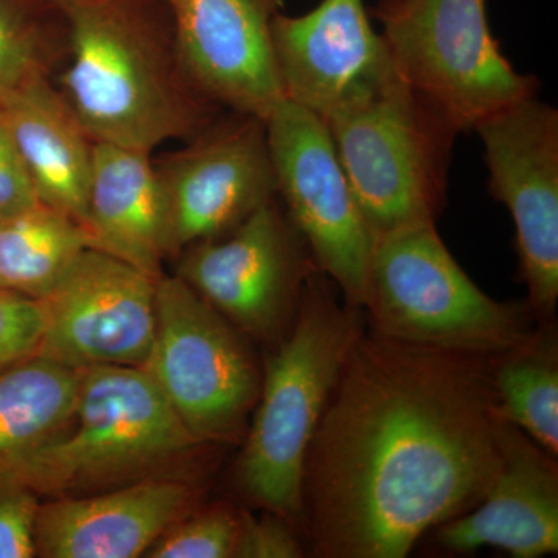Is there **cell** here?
<instances>
[{
    "instance_id": "d6986e66",
    "label": "cell",
    "mask_w": 558,
    "mask_h": 558,
    "mask_svg": "<svg viewBox=\"0 0 558 558\" xmlns=\"http://www.w3.org/2000/svg\"><path fill=\"white\" fill-rule=\"evenodd\" d=\"M39 204L83 223L95 142L51 78H36L0 100Z\"/></svg>"
},
{
    "instance_id": "ffe728a7",
    "label": "cell",
    "mask_w": 558,
    "mask_h": 558,
    "mask_svg": "<svg viewBox=\"0 0 558 558\" xmlns=\"http://www.w3.org/2000/svg\"><path fill=\"white\" fill-rule=\"evenodd\" d=\"M80 369L35 354L0 373V462L47 442L68 427Z\"/></svg>"
},
{
    "instance_id": "603a6c76",
    "label": "cell",
    "mask_w": 558,
    "mask_h": 558,
    "mask_svg": "<svg viewBox=\"0 0 558 558\" xmlns=\"http://www.w3.org/2000/svg\"><path fill=\"white\" fill-rule=\"evenodd\" d=\"M68 58V27L53 0H0V100Z\"/></svg>"
},
{
    "instance_id": "ac0fdd59",
    "label": "cell",
    "mask_w": 558,
    "mask_h": 558,
    "mask_svg": "<svg viewBox=\"0 0 558 558\" xmlns=\"http://www.w3.org/2000/svg\"><path fill=\"white\" fill-rule=\"evenodd\" d=\"M81 227L90 248L123 260L150 278L163 277L167 216L153 153L95 143Z\"/></svg>"
},
{
    "instance_id": "f1b7e54d",
    "label": "cell",
    "mask_w": 558,
    "mask_h": 558,
    "mask_svg": "<svg viewBox=\"0 0 558 558\" xmlns=\"http://www.w3.org/2000/svg\"><path fill=\"white\" fill-rule=\"evenodd\" d=\"M167 2H168V0H167Z\"/></svg>"
},
{
    "instance_id": "8fae6325",
    "label": "cell",
    "mask_w": 558,
    "mask_h": 558,
    "mask_svg": "<svg viewBox=\"0 0 558 558\" xmlns=\"http://www.w3.org/2000/svg\"><path fill=\"white\" fill-rule=\"evenodd\" d=\"M484 146L488 193L515 226L520 277L535 318L553 322L558 301V110L526 98L473 130Z\"/></svg>"
},
{
    "instance_id": "3957f363",
    "label": "cell",
    "mask_w": 558,
    "mask_h": 558,
    "mask_svg": "<svg viewBox=\"0 0 558 558\" xmlns=\"http://www.w3.org/2000/svg\"><path fill=\"white\" fill-rule=\"evenodd\" d=\"M333 288L318 269L304 281L292 332L267 362L238 464L242 492L289 521L303 512L307 451L349 348L363 330L360 307L340 304Z\"/></svg>"
},
{
    "instance_id": "7402d4cb",
    "label": "cell",
    "mask_w": 558,
    "mask_h": 558,
    "mask_svg": "<svg viewBox=\"0 0 558 558\" xmlns=\"http://www.w3.org/2000/svg\"><path fill=\"white\" fill-rule=\"evenodd\" d=\"M89 247L75 219L39 202L0 216V289L44 299Z\"/></svg>"
},
{
    "instance_id": "9a60e30c",
    "label": "cell",
    "mask_w": 558,
    "mask_h": 558,
    "mask_svg": "<svg viewBox=\"0 0 558 558\" xmlns=\"http://www.w3.org/2000/svg\"><path fill=\"white\" fill-rule=\"evenodd\" d=\"M365 0H322L300 16L279 13L271 25L284 100L325 121L373 90L396 70Z\"/></svg>"
},
{
    "instance_id": "2e32d148",
    "label": "cell",
    "mask_w": 558,
    "mask_h": 558,
    "mask_svg": "<svg viewBox=\"0 0 558 558\" xmlns=\"http://www.w3.org/2000/svg\"><path fill=\"white\" fill-rule=\"evenodd\" d=\"M436 542L449 553L486 546L515 558L558 553V468L521 429L506 422L497 476L475 508L436 527Z\"/></svg>"
},
{
    "instance_id": "9c48e42d",
    "label": "cell",
    "mask_w": 558,
    "mask_h": 558,
    "mask_svg": "<svg viewBox=\"0 0 558 558\" xmlns=\"http://www.w3.org/2000/svg\"><path fill=\"white\" fill-rule=\"evenodd\" d=\"M278 197L317 269L362 310L374 236L325 121L282 100L266 120Z\"/></svg>"
},
{
    "instance_id": "d4e9b609",
    "label": "cell",
    "mask_w": 558,
    "mask_h": 558,
    "mask_svg": "<svg viewBox=\"0 0 558 558\" xmlns=\"http://www.w3.org/2000/svg\"><path fill=\"white\" fill-rule=\"evenodd\" d=\"M38 494L0 465V558H32Z\"/></svg>"
},
{
    "instance_id": "8992f818",
    "label": "cell",
    "mask_w": 558,
    "mask_h": 558,
    "mask_svg": "<svg viewBox=\"0 0 558 558\" xmlns=\"http://www.w3.org/2000/svg\"><path fill=\"white\" fill-rule=\"evenodd\" d=\"M70 422L0 465L36 494H54L145 472L199 444L142 366L80 369Z\"/></svg>"
},
{
    "instance_id": "5b68a950",
    "label": "cell",
    "mask_w": 558,
    "mask_h": 558,
    "mask_svg": "<svg viewBox=\"0 0 558 558\" xmlns=\"http://www.w3.org/2000/svg\"><path fill=\"white\" fill-rule=\"evenodd\" d=\"M362 307L385 336L480 354L515 347L535 329L527 304L490 299L470 279L432 222L374 241Z\"/></svg>"
},
{
    "instance_id": "5bb4252c",
    "label": "cell",
    "mask_w": 558,
    "mask_h": 558,
    "mask_svg": "<svg viewBox=\"0 0 558 558\" xmlns=\"http://www.w3.org/2000/svg\"><path fill=\"white\" fill-rule=\"evenodd\" d=\"M182 68L202 97L266 121L284 100L271 25L284 0H168Z\"/></svg>"
},
{
    "instance_id": "44dd1931",
    "label": "cell",
    "mask_w": 558,
    "mask_h": 558,
    "mask_svg": "<svg viewBox=\"0 0 558 558\" xmlns=\"http://www.w3.org/2000/svg\"><path fill=\"white\" fill-rule=\"evenodd\" d=\"M498 411L553 457L558 454V347L553 322L492 357Z\"/></svg>"
},
{
    "instance_id": "7c38bea8",
    "label": "cell",
    "mask_w": 558,
    "mask_h": 558,
    "mask_svg": "<svg viewBox=\"0 0 558 558\" xmlns=\"http://www.w3.org/2000/svg\"><path fill=\"white\" fill-rule=\"evenodd\" d=\"M157 279L86 248L38 300L44 329L36 354L73 369L143 366L156 336Z\"/></svg>"
},
{
    "instance_id": "277c9868",
    "label": "cell",
    "mask_w": 558,
    "mask_h": 558,
    "mask_svg": "<svg viewBox=\"0 0 558 558\" xmlns=\"http://www.w3.org/2000/svg\"><path fill=\"white\" fill-rule=\"evenodd\" d=\"M325 124L374 241L436 223L459 132L435 106L395 73Z\"/></svg>"
},
{
    "instance_id": "484cf974",
    "label": "cell",
    "mask_w": 558,
    "mask_h": 558,
    "mask_svg": "<svg viewBox=\"0 0 558 558\" xmlns=\"http://www.w3.org/2000/svg\"><path fill=\"white\" fill-rule=\"evenodd\" d=\"M43 329L38 300L0 289V373L38 352Z\"/></svg>"
},
{
    "instance_id": "52a82bcc",
    "label": "cell",
    "mask_w": 558,
    "mask_h": 558,
    "mask_svg": "<svg viewBox=\"0 0 558 558\" xmlns=\"http://www.w3.org/2000/svg\"><path fill=\"white\" fill-rule=\"evenodd\" d=\"M368 11L399 78L459 134L537 97V76L517 72L492 35L487 0H377Z\"/></svg>"
},
{
    "instance_id": "ba28073f",
    "label": "cell",
    "mask_w": 558,
    "mask_h": 558,
    "mask_svg": "<svg viewBox=\"0 0 558 558\" xmlns=\"http://www.w3.org/2000/svg\"><path fill=\"white\" fill-rule=\"evenodd\" d=\"M142 368L197 442L233 438L258 402L244 341L178 275L157 279L156 336Z\"/></svg>"
},
{
    "instance_id": "30bf717a",
    "label": "cell",
    "mask_w": 558,
    "mask_h": 558,
    "mask_svg": "<svg viewBox=\"0 0 558 558\" xmlns=\"http://www.w3.org/2000/svg\"><path fill=\"white\" fill-rule=\"evenodd\" d=\"M154 161L167 216L168 256L226 236L277 199L266 121L230 112Z\"/></svg>"
},
{
    "instance_id": "4316f807",
    "label": "cell",
    "mask_w": 558,
    "mask_h": 558,
    "mask_svg": "<svg viewBox=\"0 0 558 558\" xmlns=\"http://www.w3.org/2000/svg\"><path fill=\"white\" fill-rule=\"evenodd\" d=\"M304 556L299 538L293 535L289 520L270 512L263 519L244 513L240 515L236 545L238 558H300Z\"/></svg>"
},
{
    "instance_id": "4fadbf2b",
    "label": "cell",
    "mask_w": 558,
    "mask_h": 558,
    "mask_svg": "<svg viewBox=\"0 0 558 558\" xmlns=\"http://www.w3.org/2000/svg\"><path fill=\"white\" fill-rule=\"evenodd\" d=\"M178 277L238 326L270 333L317 269L306 242L277 199L226 236L183 250Z\"/></svg>"
},
{
    "instance_id": "e0dca14e",
    "label": "cell",
    "mask_w": 558,
    "mask_h": 558,
    "mask_svg": "<svg viewBox=\"0 0 558 558\" xmlns=\"http://www.w3.org/2000/svg\"><path fill=\"white\" fill-rule=\"evenodd\" d=\"M190 484L148 480L87 498L39 505L36 556L47 558H134L146 550L193 505Z\"/></svg>"
},
{
    "instance_id": "83f0119b",
    "label": "cell",
    "mask_w": 558,
    "mask_h": 558,
    "mask_svg": "<svg viewBox=\"0 0 558 558\" xmlns=\"http://www.w3.org/2000/svg\"><path fill=\"white\" fill-rule=\"evenodd\" d=\"M38 204L16 145L0 116V216L13 215Z\"/></svg>"
},
{
    "instance_id": "cb8c5ba5",
    "label": "cell",
    "mask_w": 558,
    "mask_h": 558,
    "mask_svg": "<svg viewBox=\"0 0 558 558\" xmlns=\"http://www.w3.org/2000/svg\"><path fill=\"white\" fill-rule=\"evenodd\" d=\"M240 515L226 506L183 517L146 550L150 558H229L236 545Z\"/></svg>"
},
{
    "instance_id": "6da1fadb",
    "label": "cell",
    "mask_w": 558,
    "mask_h": 558,
    "mask_svg": "<svg viewBox=\"0 0 558 558\" xmlns=\"http://www.w3.org/2000/svg\"><path fill=\"white\" fill-rule=\"evenodd\" d=\"M492 357L359 333L304 464L314 557L405 558L478 505L506 427Z\"/></svg>"
},
{
    "instance_id": "7a4b0ae2",
    "label": "cell",
    "mask_w": 558,
    "mask_h": 558,
    "mask_svg": "<svg viewBox=\"0 0 558 558\" xmlns=\"http://www.w3.org/2000/svg\"><path fill=\"white\" fill-rule=\"evenodd\" d=\"M68 27L60 89L95 143L153 153L218 117L180 62L167 0H53Z\"/></svg>"
}]
</instances>
